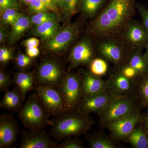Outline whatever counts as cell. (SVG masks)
<instances>
[{
	"label": "cell",
	"mask_w": 148,
	"mask_h": 148,
	"mask_svg": "<svg viewBox=\"0 0 148 148\" xmlns=\"http://www.w3.org/2000/svg\"><path fill=\"white\" fill-rule=\"evenodd\" d=\"M135 2L136 0H110L89 24L88 36L95 40L119 37L135 16Z\"/></svg>",
	"instance_id": "cell-1"
},
{
	"label": "cell",
	"mask_w": 148,
	"mask_h": 148,
	"mask_svg": "<svg viewBox=\"0 0 148 148\" xmlns=\"http://www.w3.org/2000/svg\"><path fill=\"white\" fill-rule=\"evenodd\" d=\"M95 122L89 114L78 110L68 111L51 119L50 134L58 142L69 137H79L86 134Z\"/></svg>",
	"instance_id": "cell-2"
},
{
	"label": "cell",
	"mask_w": 148,
	"mask_h": 148,
	"mask_svg": "<svg viewBox=\"0 0 148 148\" xmlns=\"http://www.w3.org/2000/svg\"><path fill=\"white\" fill-rule=\"evenodd\" d=\"M17 113L18 118L28 130L42 129L51 124L50 114L36 92L29 95Z\"/></svg>",
	"instance_id": "cell-3"
},
{
	"label": "cell",
	"mask_w": 148,
	"mask_h": 148,
	"mask_svg": "<svg viewBox=\"0 0 148 148\" xmlns=\"http://www.w3.org/2000/svg\"><path fill=\"white\" fill-rule=\"evenodd\" d=\"M142 109L135 95L118 96L98 115L99 125L101 128L104 129L107 125L112 122L142 110Z\"/></svg>",
	"instance_id": "cell-4"
},
{
	"label": "cell",
	"mask_w": 148,
	"mask_h": 148,
	"mask_svg": "<svg viewBox=\"0 0 148 148\" xmlns=\"http://www.w3.org/2000/svg\"><path fill=\"white\" fill-rule=\"evenodd\" d=\"M95 40L97 56L112 63L114 68L126 62L130 49L119 37H106Z\"/></svg>",
	"instance_id": "cell-5"
},
{
	"label": "cell",
	"mask_w": 148,
	"mask_h": 148,
	"mask_svg": "<svg viewBox=\"0 0 148 148\" xmlns=\"http://www.w3.org/2000/svg\"><path fill=\"white\" fill-rule=\"evenodd\" d=\"M68 111L77 110L84 98L79 73H66L57 88Z\"/></svg>",
	"instance_id": "cell-6"
},
{
	"label": "cell",
	"mask_w": 148,
	"mask_h": 148,
	"mask_svg": "<svg viewBox=\"0 0 148 148\" xmlns=\"http://www.w3.org/2000/svg\"><path fill=\"white\" fill-rule=\"evenodd\" d=\"M66 73L63 65L58 60L45 58L36 70V85L57 88Z\"/></svg>",
	"instance_id": "cell-7"
},
{
	"label": "cell",
	"mask_w": 148,
	"mask_h": 148,
	"mask_svg": "<svg viewBox=\"0 0 148 148\" xmlns=\"http://www.w3.org/2000/svg\"><path fill=\"white\" fill-rule=\"evenodd\" d=\"M34 90L51 116L56 117L68 112L62 95L57 88L36 84Z\"/></svg>",
	"instance_id": "cell-8"
},
{
	"label": "cell",
	"mask_w": 148,
	"mask_h": 148,
	"mask_svg": "<svg viewBox=\"0 0 148 148\" xmlns=\"http://www.w3.org/2000/svg\"><path fill=\"white\" fill-rule=\"evenodd\" d=\"M82 29V22L78 19L60 29L47 40V49L53 53H60L66 50L78 37Z\"/></svg>",
	"instance_id": "cell-9"
},
{
	"label": "cell",
	"mask_w": 148,
	"mask_h": 148,
	"mask_svg": "<svg viewBox=\"0 0 148 148\" xmlns=\"http://www.w3.org/2000/svg\"><path fill=\"white\" fill-rule=\"evenodd\" d=\"M92 38L88 36L80 40L74 45L69 54L68 61L70 69L80 65L87 66L97 56L95 43Z\"/></svg>",
	"instance_id": "cell-10"
},
{
	"label": "cell",
	"mask_w": 148,
	"mask_h": 148,
	"mask_svg": "<svg viewBox=\"0 0 148 148\" xmlns=\"http://www.w3.org/2000/svg\"><path fill=\"white\" fill-rule=\"evenodd\" d=\"M130 49L143 51L148 46V33L142 22L132 19L119 36Z\"/></svg>",
	"instance_id": "cell-11"
},
{
	"label": "cell",
	"mask_w": 148,
	"mask_h": 148,
	"mask_svg": "<svg viewBox=\"0 0 148 148\" xmlns=\"http://www.w3.org/2000/svg\"><path fill=\"white\" fill-rule=\"evenodd\" d=\"M141 110L116 120L105 127L110 135L119 142H124L131 134L135 126L141 121Z\"/></svg>",
	"instance_id": "cell-12"
},
{
	"label": "cell",
	"mask_w": 148,
	"mask_h": 148,
	"mask_svg": "<svg viewBox=\"0 0 148 148\" xmlns=\"http://www.w3.org/2000/svg\"><path fill=\"white\" fill-rule=\"evenodd\" d=\"M50 134L40 130H23L20 148H58V143Z\"/></svg>",
	"instance_id": "cell-13"
},
{
	"label": "cell",
	"mask_w": 148,
	"mask_h": 148,
	"mask_svg": "<svg viewBox=\"0 0 148 148\" xmlns=\"http://www.w3.org/2000/svg\"><path fill=\"white\" fill-rule=\"evenodd\" d=\"M118 96L119 95L109 89L84 98L80 103L77 110L87 114L94 113L98 115Z\"/></svg>",
	"instance_id": "cell-14"
},
{
	"label": "cell",
	"mask_w": 148,
	"mask_h": 148,
	"mask_svg": "<svg viewBox=\"0 0 148 148\" xmlns=\"http://www.w3.org/2000/svg\"><path fill=\"white\" fill-rule=\"evenodd\" d=\"M18 133V122L13 114H2L0 116V148H8L13 145Z\"/></svg>",
	"instance_id": "cell-15"
},
{
	"label": "cell",
	"mask_w": 148,
	"mask_h": 148,
	"mask_svg": "<svg viewBox=\"0 0 148 148\" xmlns=\"http://www.w3.org/2000/svg\"><path fill=\"white\" fill-rule=\"evenodd\" d=\"M79 73L81 80L84 99L110 89L108 80L94 75L87 69L80 71Z\"/></svg>",
	"instance_id": "cell-16"
},
{
	"label": "cell",
	"mask_w": 148,
	"mask_h": 148,
	"mask_svg": "<svg viewBox=\"0 0 148 148\" xmlns=\"http://www.w3.org/2000/svg\"><path fill=\"white\" fill-rule=\"evenodd\" d=\"M108 79L110 84V90L116 95H135V82L125 77L116 68L114 67L110 71Z\"/></svg>",
	"instance_id": "cell-17"
},
{
	"label": "cell",
	"mask_w": 148,
	"mask_h": 148,
	"mask_svg": "<svg viewBox=\"0 0 148 148\" xmlns=\"http://www.w3.org/2000/svg\"><path fill=\"white\" fill-rule=\"evenodd\" d=\"M85 139L91 148H122L123 146L110 135L99 130L92 134L86 133Z\"/></svg>",
	"instance_id": "cell-18"
},
{
	"label": "cell",
	"mask_w": 148,
	"mask_h": 148,
	"mask_svg": "<svg viewBox=\"0 0 148 148\" xmlns=\"http://www.w3.org/2000/svg\"><path fill=\"white\" fill-rule=\"evenodd\" d=\"M26 97L14 86L11 90L5 92L0 103V109L17 112L26 101Z\"/></svg>",
	"instance_id": "cell-19"
},
{
	"label": "cell",
	"mask_w": 148,
	"mask_h": 148,
	"mask_svg": "<svg viewBox=\"0 0 148 148\" xmlns=\"http://www.w3.org/2000/svg\"><path fill=\"white\" fill-rule=\"evenodd\" d=\"M142 51L139 49H130L125 62L138 72L139 77L148 76V64Z\"/></svg>",
	"instance_id": "cell-20"
},
{
	"label": "cell",
	"mask_w": 148,
	"mask_h": 148,
	"mask_svg": "<svg viewBox=\"0 0 148 148\" xmlns=\"http://www.w3.org/2000/svg\"><path fill=\"white\" fill-rule=\"evenodd\" d=\"M12 82L14 86L26 96L28 92L34 90L36 85L35 74L34 73L21 71L17 72L14 74Z\"/></svg>",
	"instance_id": "cell-21"
},
{
	"label": "cell",
	"mask_w": 148,
	"mask_h": 148,
	"mask_svg": "<svg viewBox=\"0 0 148 148\" xmlns=\"http://www.w3.org/2000/svg\"><path fill=\"white\" fill-rule=\"evenodd\" d=\"M60 30L58 18L51 19L36 26L32 30V34L39 36L43 40H48Z\"/></svg>",
	"instance_id": "cell-22"
},
{
	"label": "cell",
	"mask_w": 148,
	"mask_h": 148,
	"mask_svg": "<svg viewBox=\"0 0 148 148\" xmlns=\"http://www.w3.org/2000/svg\"><path fill=\"white\" fill-rule=\"evenodd\" d=\"M124 142L133 148H148V135L140 122Z\"/></svg>",
	"instance_id": "cell-23"
},
{
	"label": "cell",
	"mask_w": 148,
	"mask_h": 148,
	"mask_svg": "<svg viewBox=\"0 0 148 148\" xmlns=\"http://www.w3.org/2000/svg\"><path fill=\"white\" fill-rule=\"evenodd\" d=\"M31 24L29 18L21 14L12 25V28L8 36L9 43L12 44L16 42L29 29Z\"/></svg>",
	"instance_id": "cell-24"
},
{
	"label": "cell",
	"mask_w": 148,
	"mask_h": 148,
	"mask_svg": "<svg viewBox=\"0 0 148 148\" xmlns=\"http://www.w3.org/2000/svg\"><path fill=\"white\" fill-rule=\"evenodd\" d=\"M106 0H82L80 9L86 18H94L103 9Z\"/></svg>",
	"instance_id": "cell-25"
},
{
	"label": "cell",
	"mask_w": 148,
	"mask_h": 148,
	"mask_svg": "<svg viewBox=\"0 0 148 148\" xmlns=\"http://www.w3.org/2000/svg\"><path fill=\"white\" fill-rule=\"evenodd\" d=\"M135 95L142 109L148 108V76L139 77L135 82Z\"/></svg>",
	"instance_id": "cell-26"
},
{
	"label": "cell",
	"mask_w": 148,
	"mask_h": 148,
	"mask_svg": "<svg viewBox=\"0 0 148 148\" xmlns=\"http://www.w3.org/2000/svg\"><path fill=\"white\" fill-rule=\"evenodd\" d=\"M87 67L88 71L99 77L105 76L110 71L109 62L98 56L90 61Z\"/></svg>",
	"instance_id": "cell-27"
},
{
	"label": "cell",
	"mask_w": 148,
	"mask_h": 148,
	"mask_svg": "<svg viewBox=\"0 0 148 148\" xmlns=\"http://www.w3.org/2000/svg\"><path fill=\"white\" fill-rule=\"evenodd\" d=\"M58 16L55 13L49 12L36 14L29 18L30 23L35 26H38L51 19H56Z\"/></svg>",
	"instance_id": "cell-28"
},
{
	"label": "cell",
	"mask_w": 148,
	"mask_h": 148,
	"mask_svg": "<svg viewBox=\"0 0 148 148\" xmlns=\"http://www.w3.org/2000/svg\"><path fill=\"white\" fill-rule=\"evenodd\" d=\"M79 0H63L64 14L67 17H71L77 12Z\"/></svg>",
	"instance_id": "cell-29"
},
{
	"label": "cell",
	"mask_w": 148,
	"mask_h": 148,
	"mask_svg": "<svg viewBox=\"0 0 148 148\" xmlns=\"http://www.w3.org/2000/svg\"><path fill=\"white\" fill-rule=\"evenodd\" d=\"M14 63L16 68L24 71L23 70L29 68L34 64V59L29 57L27 54L19 53L14 58Z\"/></svg>",
	"instance_id": "cell-30"
},
{
	"label": "cell",
	"mask_w": 148,
	"mask_h": 148,
	"mask_svg": "<svg viewBox=\"0 0 148 148\" xmlns=\"http://www.w3.org/2000/svg\"><path fill=\"white\" fill-rule=\"evenodd\" d=\"M21 14L15 9H8L2 12L1 18L2 23L6 25H12Z\"/></svg>",
	"instance_id": "cell-31"
},
{
	"label": "cell",
	"mask_w": 148,
	"mask_h": 148,
	"mask_svg": "<svg viewBox=\"0 0 148 148\" xmlns=\"http://www.w3.org/2000/svg\"><path fill=\"white\" fill-rule=\"evenodd\" d=\"M115 68L117 69L125 77L134 82H135L139 77L138 72L133 67L126 63Z\"/></svg>",
	"instance_id": "cell-32"
},
{
	"label": "cell",
	"mask_w": 148,
	"mask_h": 148,
	"mask_svg": "<svg viewBox=\"0 0 148 148\" xmlns=\"http://www.w3.org/2000/svg\"><path fill=\"white\" fill-rule=\"evenodd\" d=\"M68 137L58 144V148H84L83 143L78 137Z\"/></svg>",
	"instance_id": "cell-33"
},
{
	"label": "cell",
	"mask_w": 148,
	"mask_h": 148,
	"mask_svg": "<svg viewBox=\"0 0 148 148\" xmlns=\"http://www.w3.org/2000/svg\"><path fill=\"white\" fill-rule=\"evenodd\" d=\"M28 4L29 12L34 14L50 10V9L41 0H32Z\"/></svg>",
	"instance_id": "cell-34"
},
{
	"label": "cell",
	"mask_w": 148,
	"mask_h": 148,
	"mask_svg": "<svg viewBox=\"0 0 148 148\" xmlns=\"http://www.w3.org/2000/svg\"><path fill=\"white\" fill-rule=\"evenodd\" d=\"M13 84L10 79L9 75L4 70H0V91L6 92L9 90L10 87Z\"/></svg>",
	"instance_id": "cell-35"
},
{
	"label": "cell",
	"mask_w": 148,
	"mask_h": 148,
	"mask_svg": "<svg viewBox=\"0 0 148 148\" xmlns=\"http://www.w3.org/2000/svg\"><path fill=\"white\" fill-rule=\"evenodd\" d=\"M14 58L12 51L7 48L0 49V62L2 66H5Z\"/></svg>",
	"instance_id": "cell-36"
},
{
	"label": "cell",
	"mask_w": 148,
	"mask_h": 148,
	"mask_svg": "<svg viewBox=\"0 0 148 148\" xmlns=\"http://www.w3.org/2000/svg\"><path fill=\"white\" fill-rule=\"evenodd\" d=\"M136 9L140 14L142 23L148 33V8L142 5H136Z\"/></svg>",
	"instance_id": "cell-37"
},
{
	"label": "cell",
	"mask_w": 148,
	"mask_h": 148,
	"mask_svg": "<svg viewBox=\"0 0 148 148\" xmlns=\"http://www.w3.org/2000/svg\"><path fill=\"white\" fill-rule=\"evenodd\" d=\"M40 41L36 38H32L25 40L23 42V45L27 48L38 47L39 45Z\"/></svg>",
	"instance_id": "cell-38"
},
{
	"label": "cell",
	"mask_w": 148,
	"mask_h": 148,
	"mask_svg": "<svg viewBox=\"0 0 148 148\" xmlns=\"http://www.w3.org/2000/svg\"><path fill=\"white\" fill-rule=\"evenodd\" d=\"M140 123L148 135V108L145 112L142 113Z\"/></svg>",
	"instance_id": "cell-39"
},
{
	"label": "cell",
	"mask_w": 148,
	"mask_h": 148,
	"mask_svg": "<svg viewBox=\"0 0 148 148\" xmlns=\"http://www.w3.org/2000/svg\"><path fill=\"white\" fill-rule=\"evenodd\" d=\"M26 52L29 57L34 59L39 55L40 51L38 47H29L26 49Z\"/></svg>",
	"instance_id": "cell-40"
},
{
	"label": "cell",
	"mask_w": 148,
	"mask_h": 148,
	"mask_svg": "<svg viewBox=\"0 0 148 148\" xmlns=\"http://www.w3.org/2000/svg\"><path fill=\"white\" fill-rule=\"evenodd\" d=\"M41 1L50 9V10L54 12H57V7L54 5L52 0H41Z\"/></svg>",
	"instance_id": "cell-41"
},
{
	"label": "cell",
	"mask_w": 148,
	"mask_h": 148,
	"mask_svg": "<svg viewBox=\"0 0 148 148\" xmlns=\"http://www.w3.org/2000/svg\"><path fill=\"white\" fill-rule=\"evenodd\" d=\"M7 37L8 36L6 31L3 26H1L0 28V42H3Z\"/></svg>",
	"instance_id": "cell-42"
},
{
	"label": "cell",
	"mask_w": 148,
	"mask_h": 148,
	"mask_svg": "<svg viewBox=\"0 0 148 148\" xmlns=\"http://www.w3.org/2000/svg\"><path fill=\"white\" fill-rule=\"evenodd\" d=\"M52 1L56 7L57 8L58 7L60 8H62L63 0H52Z\"/></svg>",
	"instance_id": "cell-43"
},
{
	"label": "cell",
	"mask_w": 148,
	"mask_h": 148,
	"mask_svg": "<svg viewBox=\"0 0 148 148\" xmlns=\"http://www.w3.org/2000/svg\"><path fill=\"white\" fill-rule=\"evenodd\" d=\"M6 1L12 6L14 9H15L17 7V4L14 1V0H6Z\"/></svg>",
	"instance_id": "cell-44"
},
{
	"label": "cell",
	"mask_w": 148,
	"mask_h": 148,
	"mask_svg": "<svg viewBox=\"0 0 148 148\" xmlns=\"http://www.w3.org/2000/svg\"><path fill=\"white\" fill-rule=\"evenodd\" d=\"M145 49V52L144 53V55L146 61L147 62L148 64V46Z\"/></svg>",
	"instance_id": "cell-45"
},
{
	"label": "cell",
	"mask_w": 148,
	"mask_h": 148,
	"mask_svg": "<svg viewBox=\"0 0 148 148\" xmlns=\"http://www.w3.org/2000/svg\"><path fill=\"white\" fill-rule=\"evenodd\" d=\"M21 1L24 3H29L32 0H21Z\"/></svg>",
	"instance_id": "cell-46"
}]
</instances>
